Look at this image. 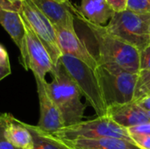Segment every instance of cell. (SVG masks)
<instances>
[{
    "mask_svg": "<svg viewBox=\"0 0 150 149\" xmlns=\"http://www.w3.org/2000/svg\"><path fill=\"white\" fill-rule=\"evenodd\" d=\"M71 10L95 38L98 48V64L115 65L130 73L140 71V51L136 47L111 33L105 26L95 25L84 19L74 11L73 5Z\"/></svg>",
    "mask_w": 150,
    "mask_h": 149,
    "instance_id": "6da1fadb",
    "label": "cell"
},
{
    "mask_svg": "<svg viewBox=\"0 0 150 149\" xmlns=\"http://www.w3.org/2000/svg\"><path fill=\"white\" fill-rule=\"evenodd\" d=\"M51 75L52 81L47 82L48 93L59 109L65 126L83 121L86 106L82 102V94L60 61Z\"/></svg>",
    "mask_w": 150,
    "mask_h": 149,
    "instance_id": "7a4b0ae2",
    "label": "cell"
},
{
    "mask_svg": "<svg viewBox=\"0 0 150 149\" xmlns=\"http://www.w3.org/2000/svg\"><path fill=\"white\" fill-rule=\"evenodd\" d=\"M107 108L134 101L138 73H130L115 65L98 64L95 69Z\"/></svg>",
    "mask_w": 150,
    "mask_h": 149,
    "instance_id": "3957f363",
    "label": "cell"
},
{
    "mask_svg": "<svg viewBox=\"0 0 150 149\" xmlns=\"http://www.w3.org/2000/svg\"><path fill=\"white\" fill-rule=\"evenodd\" d=\"M59 61L63 66L82 96L86 98L93 108L97 117L106 116L107 105L95 69L80 60L68 54H62Z\"/></svg>",
    "mask_w": 150,
    "mask_h": 149,
    "instance_id": "277c9868",
    "label": "cell"
},
{
    "mask_svg": "<svg viewBox=\"0 0 150 149\" xmlns=\"http://www.w3.org/2000/svg\"><path fill=\"white\" fill-rule=\"evenodd\" d=\"M149 23L150 14L126 10L115 13L105 27L111 33L131 44L141 52L150 44Z\"/></svg>",
    "mask_w": 150,
    "mask_h": 149,
    "instance_id": "5b68a950",
    "label": "cell"
},
{
    "mask_svg": "<svg viewBox=\"0 0 150 149\" xmlns=\"http://www.w3.org/2000/svg\"><path fill=\"white\" fill-rule=\"evenodd\" d=\"M62 141L93 140L99 138H120L131 141L127 130L113 122L107 115L97 117L91 120L81 121L77 124L65 126L61 130L51 133Z\"/></svg>",
    "mask_w": 150,
    "mask_h": 149,
    "instance_id": "8992f818",
    "label": "cell"
},
{
    "mask_svg": "<svg viewBox=\"0 0 150 149\" xmlns=\"http://www.w3.org/2000/svg\"><path fill=\"white\" fill-rule=\"evenodd\" d=\"M21 18L25 26V38L23 47L19 50L20 64L25 70H31L34 77L46 80L47 75L51 74L55 66L45 46L22 16Z\"/></svg>",
    "mask_w": 150,
    "mask_h": 149,
    "instance_id": "52a82bcc",
    "label": "cell"
},
{
    "mask_svg": "<svg viewBox=\"0 0 150 149\" xmlns=\"http://www.w3.org/2000/svg\"><path fill=\"white\" fill-rule=\"evenodd\" d=\"M19 14L45 46L54 66H56L62 54L58 45L54 26L32 0H21Z\"/></svg>",
    "mask_w": 150,
    "mask_h": 149,
    "instance_id": "ba28073f",
    "label": "cell"
},
{
    "mask_svg": "<svg viewBox=\"0 0 150 149\" xmlns=\"http://www.w3.org/2000/svg\"><path fill=\"white\" fill-rule=\"evenodd\" d=\"M34 78L40 104V119L37 126L46 133H54L65 127L63 119L48 93L47 80H41L37 77Z\"/></svg>",
    "mask_w": 150,
    "mask_h": 149,
    "instance_id": "9c48e42d",
    "label": "cell"
},
{
    "mask_svg": "<svg viewBox=\"0 0 150 149\" xmlns=\"http://www.w3.org/2000/svg\"><path fill=\"white\" fill-rule=\"evenodd\" d=\"M57 41L60 50L62 54L71 55L93 69L98 66V58H96L91 51L88 49L87 46L77 35L76 30H68L61 27H54Z\"/></svg>",
    "mask_w": 150,
    "mask_h": 149,
    "instance_id": "30bf717a",
    "label": "cell"
},
{
    "mask_svg": "<svg viewBox=\"0 0 150 149\" xmlns=\"http://www.w3.org/2000/svg\"><path fill=\"white\" fill-rule=\"evenodd\" d=\"M54 27L75 31V16L71 4H66L55 0H32Z\"/></svg>",
    "mask_w": 150,
    "mask_h": 149,
    "instance_id": "8fae6325",
    "label": "cell"
},
{
    "mask_svg": "<svg viewBox=\"0 0 150 149\" xmlns=\"http://www.w3.org/2000/svg\"><path fill=\"white\" fill-rule=\"evenodd\" d=\"M106 115L117 125L126 129L149 122L147 112L135 101L107 108Z\"/></svg>",
    "mask_w": 150,
    "mask_h": 149,
    "instance_id": "7c38bea8",
    "label": "cell"
},
{
    "mask_svg": "<svg viewBox=\"0 0 150 149\" xmlns=\"http://www.w3.org/2000/svg\"><path fill=\"white\" fill-rule=\"evenodd\" d=\"M4 134L13 146L19 149L33 148V139L30 130L24 123L9 113H3Z\"/></svg>",
    "mask_w": 150,
    "mask_h": 149,
    "instance_id": "4fadbf2b",
    "label": "cell"
},
{
    "mask_svg": "<svg viewBox=\"0 0 150 149\" xmlns=\"http://www.w3.org/2000/svg\"><path fill=\"white\" fill-rule=\"evenodd\" d=\"M74 11L87 21L98 25L109 23L115 14L105 0H82L79 9L74 7Z\"/></svg>",
    "mask_w": 150,
    "mask_h": 149,
    "instance_id": "5bb4252c",
    "label": "cell"
},
{
    "mask_svg": "<svg viewBox=\"0 0 150 149\" xmlns=\"http://www.w3.org/2000/svg\"><path fill=\"white\" fill-rule=\"evenodd\" d=\"M59 141L68 149H140L131 141L112 137L93 140L82 139L70 141Z\"/></svg>",
    "mask_w": 150,
    "mask_h": 149,
    "instance_id": "9a60e30c",
    "label": "cell"
},
{
    "mask_svg": "<svg viewBox=\"0 0 150 149\" xmlns=\"http://www.w3.org/2000/svg\"><path fill=\"white\" fill-rule=\"evenodd\" d=\"M0 25L11 36L20 50L25 38V26L19 12L11 11L0 8Z\"/></svg>",
    "mask_w": 150,
    "mask_h": 149,
    "instance_id": "2e32d148",
    "label": "cell"
},
{
    "mask_svg": "<svg viewBox=\"0 0 150 149\" xmlns=\"http://www.w3.org/2000/svg\"><path fill=\"white\" fill-rule=\"evenodd\" d=\"M33 139V149H68L57 138L51 133L42 131L37 126L26 124Z\"/></svg>",
    "mask_w": 150,
    "mask_h": 149,
    "instance_id": "e0dca14e",
    "label": "cell"
},
{
    "mask_svg": "<svg viewBox=\"0 0 150 149\" xmlns=\"http://www.w3.org/2000/svg\"><path fill=\"white\" fill-rule=\"evenodd\" d=\"M150 96V71L140 70L134 90V101Z\"/></svg>",
    "mask_w": 150,
    "mask_h": 149,
    "instance_id": "ac0fdd59",
    "label": "cell"
},
{
    "mask_svg": "<svg viewBox=\"0 0 150 149\" xmlns=\"http://www.w3.org/2000/svg\"><path fill=\"white\" fill-rule=\"evenodd\" d=\"M137 13L150 14V0H127V9Z\"/></svg>",
    "mask_w": 150,
    "mask_h": 149,
    "instance_id": "d6986e66",
    "label": "cell"
},
{
    "mask_svg": "<svg viewBox=\"0 0 150 149\" xmlns=\"http://www.w3.org/2000/svg\"><path fill=\"white\" fill-rule=\"evenodd\" d=\"M130 138L140 149H150V135L132 134Z\"/></svg>",
    "mask_w": 150,
    "mask_h": 149,
    "instance_id": "ffe728a7",
    "label": "cell"
},
{
    "mask_svg": "<svg viewBox=\"0 0 150 149\" xmlns=\"http://www.w3.org/2000/svg\"><path fill=\"white\" fill-rule=\"evenodd\" d=\"M140 70L150 71V44L140 52Z\"/></svg>",
    "mask_w": 150,
    "mask_h": 149,
    "instance_id": "44dd1931",
    "label": "cell"
},
{
    "mask_svg": "<svg viewBox=\"0 0 150 149\" xmlns=\"http://www.w3.org/2000/svg\"><path fill=\"white\" fill-rule=\"evenodd\" d=\"M129 136L132 134H143V135H150V121L147 123H143L130 128L127 129Z\"/></svg>",
    "mask_w": 150,
    "mask_h": 149,
    "instance_id": "7402d4cb",
    "label": "cell"
},
{
    "mask_svg": "<svg viewBox=\"0 0 150 149\" xmlns=\"http://www.w3.org/2000/svg\"><path fill=\"white\" fill-rule=\"evenodd\" d=\"M115 13L122 12L127 9V0H105Z\"/></svg>",
    "mask_w": 150,
    "mask_h": 149,
    "instance_id": "603a6c76",
    "label": "cell"
},
{
    "mask_svg": "<svg viewBox=\"0 0 150 149\" xmlns=\"http://www.w3.org/2000/svg\"><path fill=\"white\" fill-rule=\"evenodd\" d=\"M0 149H19L13 146L4 134V120H3V113L0 115Z\"/></svg>",
    "mask_w": 150,
    "mask_h": 149,
    "instance_id": "cb8c5ba5",
    "label": "cell"
},
{
    "mask_svg": "<svg viewBox=\"0 0 150 149\" xmlns=\"http://www.w3.org/2000/svg\"><path fill=\"white\" fill-rule=\"evenodd\" d=\"M0 8L11 11H16L19 12L21 8V3L20 4H15L10 0H0Z\"/></svg>",
    "mask_w": 150,
    "mask_h": 149,
    "instance_id": "d4e9b609",
    "label": "cell"
},
{
    "mask_svg": "<svg viewBox=\"0 0 150 149\" xmlns=\"http://www.w3.org/2000/svg\"><path fill=\"white\" fill-rule=\"evenodd\" d=\"M0 65L11 67L8 53L6 49L4 48V47L1 44H0Z\"/></svg>",
    "mask_w": 150,
    "mask_h": 149,
    "instance_id": "484cf974",
    "label": "cell"
},
{
    "mask_svg": "<svg viewBox=\"0 0 150 149\" xmlns=\"http://www.w3.org/2000/svg\"><path fill=\"white\" fill-rule=\"evenodd\" d=\"M135 102L145 112H149L150 111V96H148V97L142 98L140 100H137Z\"/></svg>",
    "mask_w": 150,
    "mask_h": 149,
    "instance_id": "4316f807",
    "label": "cell"
},
{
    "mask_svg": "<svg viewBox=\"0 0 150 149\" xmlns=\"http://www.w3.org/2000/svg\"><path fill=\"white\" fill-rule=\"evenodd\" d=\"M11 74V67L0 65V81H2L5 77H7Z\"/></svg>",
    "mask_w": 150,
    "mask_h": 149,
    "instance_id": "83f0119b",
    "label": "cell"
},
{
    "mask_svg": "<svg viewBox=\"0 0 150 149\" xmlns=\"http://www.w3.org/2000/svg\"><path fill=\"white\" fill-rule=\"evenodd\" d=\"M55 1H57V2H59V3H62V4H70V3H69V0H55Z\"/></svg>",
    "mask_w": 150,
    "mask_h": 149,
    "instance_id": "f1b7e54d",
    "label": "cell"
},
{
    "mask_svg": "<svg viewBox=\"0 0 150 149\" xmlns=\"http://www.w3.org/2000/svg\"><path fill=\"white\" fill-rule=\"evenodd\" d=\"M10 1H11L15 4H20L21 3V0H10Z\"/></svg>",
    "mask_w": 150,
    "mask_h": 149,
    "instance_id": "f546056e",
    "label": "cell"
},
{
    "mask_svg": "<svg viewBox=\"0 0 150 149\" xmlns=\"http://www.w3.org/2000/svg\"><path fill=\"white\" fill-rule=\"evenodd\" d=\"M147 112L148 118H149V121H150V111H149V112Z\"/></svg>",
    "mask_w": 150,
    "mask_h": 149,
    "instance_id": "4dcf8cb0",
    "label": "cell"
},
{
    "mask_svg": "<svg viewBox=\"0 0 150 149\" xmlns=\"http://www.w3.org/2000/svg\"><path fill=\"white\" fill-rule=\"evenodd\" d=\"M149 39H150V23H149Z\"/></svg>",
    "mask_w": 150,
    "mask_h": 149,
    "instance_id": "1f68e13d",
    "label": "cell"
},
{
    "mask_svg": "<svg viewBox=\"0 0 150 149\" xmlns=\"http://www.w3.org/2000/svg\"><path fill=\"white\" fill-rule=\"evenodd\" d=\"M0 115H1V113H0Z\"/></svg>",
    "mask_w": 150,
    "mask_h": 149,
    "instance_id": "d6a6232c",
    "label": "cell"
}]
</instances>
